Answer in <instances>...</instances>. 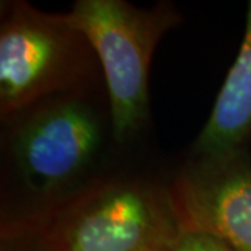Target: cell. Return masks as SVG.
Masks as SVG:
<instances>
[{"label": "cell", "mask_w": 251, "mask_h": 251, "mask_svg": "<svg viewBox=\"0 0 251 251\" xmlns=\"http://www.w3.org/2000/svg\"><path fill=\"white\" fill-rule=\"evenodd\" d=\"M60 16L97 54L108 87L113 137L128 141L148 120L153 50L181 14L169 1L140 9L125 0H77Z\"/></svg>", "instance_id": "1"}, {"label": "cell", "mask_w": 251, "mask_h": 251, "mask_svg": "<svg viewBox=\"0 0 251 251\" xmlns=\"http://www.w3.org/2000/svg\"><path fill=\"white\" fill-rule=\"evenodd\" d=\"M48 219L54 251H156L183 232L171 188L131 180L87 188Z\"/></svg>", "instance_id": "2"}, {"label": "cell", "mask_w": 251, "mask_h": 251, "mask_svg": "<svg viewBox=\"0 0 251 251\" xmlns=\"http://www.w3.org/2000/svg\"><path fill=\"white\" fill-rule=\"evenodd\" d=\"M0 25V113H21L72 90L90 67L87 39L60 14L25 1L6 3Z\"/></svg>", "instance_id": "3"}, {"label": "cell", "mask_w": 251, "mask_h": 251, "mask_svg": "<svg viewBox=\"0 0 251 251\" xmlns=\"http://www.w3.org/2000/svg\"><path fill=\"white\" fill-rule=\"evenodd\" d=\"M102 147L95 110L73 97L45 100L21 120L11 155L24 187L53 197L73 187L90 171Z\"/></svg>", "instance_id": "4"}, {"label": "cell", "mask_w": 251, "mask_h": 251, "mask_svg": "<svg viewBox=\"0 0 251 251\" xmlns=\"http://www.w3.org/2000/svg\"><path fill=\"white\" fill-rule=\"evenodd\" d=\"M169 188L183 230L209 234L232 251H251V158L247 150L194 158Z\"/></svg>", "instance_id": "5"}, {"label": "cell", "mask_w": 251, "mask_h": 251, "mask_svg": "<svg viewBox=\"0 0 251 251\" xmlns=\"http://www.w3.org/2000/svg\"><path fill=\"white\" fill-rule=\"evenodd\" d=\"M251 137V1L239 53L214 108L193 147V158H214L247 150Z\"/></svg>", "instance_id": "6"}, {"label": "cell", "mask_w": 251, "mask_h": 251, "mask_svg": "<svg viewBox=\"0 0 251 251\" xmlns=\"http://www.w3.org/2000/svg\"><path fill=\"white\" fill-rule=\"evenodd\" d=\"M156 251H232L225 243L209 234L196 230H183L173 240Z\"/></svg>", "instance_id": "7"}]
</instances>
